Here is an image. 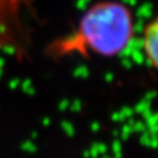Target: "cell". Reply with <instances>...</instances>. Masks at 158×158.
I'll use <instances>...</instances> for the list:
<instances>
[{
    "instance_id": "1",
    "label": "cell",
    "mask_w": 158,
    "mask_h": 158,
    "mask_svg": "<svg viewBox=\"0 0 158 158\" xmlns=\"http://www.w3.org/2000/svg\"><path fill=\"white\" fill-rule=\"evenodd\" d=\"M134 35V17L129 8L116 0H103L83 14L69 36L53 46L56 55L88 53L113 57L128 48Z\"/></svg>"
},
{
    "instance_id": "2",
    "label": "cell",
    "mask_w": 158,
    "mask_h": 158,
    "mask_svg": "<svg viewBox=\"0 0 158 158\" xmlns=\"http://www.w3.org/2000/svg\"><path fill=\"white\" fill-rule=\"evenodd\" d=\"M142 46L149 64L158 70V14L145 26Z\"/></svg>"
},
{
    "instance_id": "3",
    "label": "cell",
    "mask_w": 158,
    "mask_h": 158,
    "mask_svg": "<svg viewBox=\"0 0 158 158\" xmlns=\"http://www.w3.org/2000/svg\"><path fill=\"white\" fill-rule=\"evenodd\" d=\"M7 0H0V29H2V26L5 23V17L7 12ZM1 33V32H0Z\"/></svg>"
}]
</instances>
